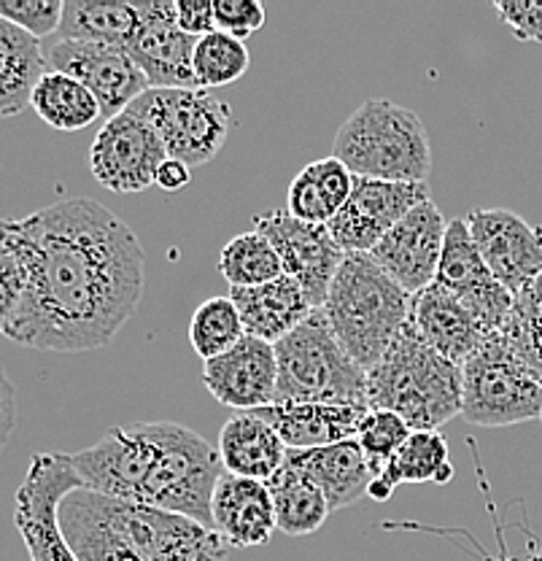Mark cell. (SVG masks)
<instances>
[{"instance_id":"f546056e","label":"cell","mask_w":542,"mask_h":561,"mask_svg":"<svg viewBox=\"0 0 542 561\" xmlns=\"http://www.w3.org/2000/svg\"><path fill=\"white\" fill-rule=\"evenodd\" d=\"M219 273L230 289H254L284 276L278 251L262 232H241L219 251Z\"/></svg>"},{"instance_id":"836d02e7","label":"cell","mask_w":542,"mask_h":561,"mask_svg":"<svg viewBox=\"0 0 542 561\" xmlns=\"http://www.w3.org/2000/svg\"><path fill=\"white\" fill-rule=\"evenodd\" d=\"M392 461L397 467L402 483H440V486H446L457 476L451 456H448L446 437L433 430L411 432L405 446Z\"/></svg>"},{"instance_id":"60d3db41","label":"cell","mask_w":542,"mask_h":561,"mask_svg":"<svg viewBox=\"0 0 542 561\" xmlns=\"http://www.w3.org/2000/svg\"><path fill=\"white\" fill-rule=\"evenodd\" d=\"M176 22L186 35L203 38L217 31V11L211 0H176Z\"/></svg>"},{"instance_id":"d590c367","label":"cell","mask_w":542,"mask_h":561,"mask_svg":"<svg viewBox=\"0 0 542 561\" xmlns=\"http://www.w3.org/2000/svg\"><path fill=\"white\" fill-rule=\"evenodd\" d=\"M62 0H0V20L11 22L33 38L57 35L62 25Z\"/></svg>"},{"instance_id":"3957f363","label":"cell","mask_w":542,"mask_h":561,"mask_svg":"<svg viewBox=\"0 0 542 561\" xmlns=\"http://www.w3.org/2000/svg\"><path fill=\"white\" fill-rule=\"evenodd\" d=\"M60 531L79 561H227L219 531L136 502L76 489L57 511Z\"/></svg>"},{"instance_id":"9a60e30c","label":"cell","mask_w":542,"mask_h":561,"mask_svg":"<svg viewBox=\"0 0 542 561\" xmlns=\"http://www.w3.org/2000/svg\"><path fill=\"white\" fill-rule=\"evenodd\" d=\"M464 219L486 267L512 297L540 278L542 227L529 225L523 216L507 208H477Z\"/></svg>"},{"instance_id":"9c48e42d","label":"cell","mask_w":542,"mask_h":561,"mask_svg":"<svg viewBox=\"0 0 542 561\" xmlns=\"http://www.w3.org/2000/svg\"><path fill=\"white\" fill-rule=\"evenodd\" d=\"M127 111L154 127L171 160L189 168L208 165L232 130L230 105L197 87L146 90Z\"/></svg>"},{"instance_id":"74e56055","label":"cell","mask_w":542,"mask_h":561,"mask_svg":"<svg viewBox=\"0 0 542 561\" xmlns=\"http://www.w3.org/2000/svg\"><path fill=\"white\" fill-rule=\"evenodd\" d=\"M214 11H217V31L241 41L262 31L267 20L265 9L256 0H214Z\"/></svg>"},{"instance_id":"1f68e13d","label":"cell","mask_w":542,"mask_h":561,"mask_svg":"<svg viewBox=\"0 0 542 561\" xmlns=\"http://www.w3.org/2000/svg\"><path fill=\"white\" fill-rule=\"evenodd\" d=\"M243 337H246V327L230 297H211L192 313L189 343L203 362L227 354Z\"/></svg>"},{"instance_id":"7a4b0ae2","label":"cell","mask_w":542,"mask_h":561,"mask_svg":"<svg viewBox=\"0 0 542 561\" xmlns=\"http://www.w3.org/2000/svg\"><path fill=\"white\" fill-rule=\"evenodd\" d=\"M71 465L84 489L214 529V491L227 470L219 448L189 426L176 421L111 426L95 446L71 454Z\"/></svg>"},{"instance_id":"4dcf8cb0","label":"cell","mask_w":542,"mask_h":561,"mask_svg":"<svg viewBox=\"0 0 542 561\" xmlns=\"http://www.w3.org/2000/svg\"><path fill=\"white\" fill-rule=\"evenodd\" d=\"M252 66L246 44L230 33L214 31L197 38L195 46V87L211 92L214 87H230Z\"/></svg>"},{"instance_id":"484cf974","label":"cell","mask_w":542,"mask_h":561,"mask_svg":"<svg viewBox=\"0 0 542 561\" xmlns=\"http://www.w3.org/2000/svg\"><path fill=\"white\" fill-rule=\"evenodd\" d=\"M46 49L31 33L0 20V119L31 108L33 92L46 73Z\"/></svg>"},{"instance_id":"4fadbf2b","label":"cell","mask_w":542,"mask_h":561,"mask_svg":"<svg viewBox=\"0 0 542 561\" xmlns=\"http://www.w3.org/2000/svg\"><path fill=\"white\" fill-rule=\"evenodd\" d=\"M46 66L81 81L97 98L106 119L125 114L146 90H151L141 68L119 46L55 38L46 46Z\"/></svg>"},{"instance_id":"b9f144b4","label":"cell","mask_w":542,"mask_h":561,"mask_svg":"<svg viewBox=\"0 0 542 561\" xmlns=\"http://www.w3.org/2000/svg\"><path fill=\"white\" fill-rule=\"evenodd\" d=\"M16 426V389L0 365V454L9 446Z\"/></svg>"},{"instance_id":"f35d334b","label":"cell","mask_w":542,"mask_h":561,"mask_svg":"<svg viewBox=\"0 0 542 561\" xmlns=\"http://www.w3.org/2000/svg\"><path fill=\"white\" fill-rule=\"evenodd\" d=\"M22 295H25V271H22L14 251L0 241V335H5L16 311H20Z\"/></svg>"},{"instance_id":"2e32d148","label":"cell","mask_w":542,"mask_h":561,"mask_svg":"<svg viewBox=\"0 0 542 561\" xmlns=\"http://www.w3.org/2000/svg\"><path fill=\"white\" fill-rule=\"evenodd\" d=\"M435 284L451 291L481 321L486 332L503 330L512 311V302H516V297L494 278V273L483 262L481 251L470 236L468 219L448 221Z\"/></svg>"},{"instance_id":"5b68a950","label":"cell","mask_w":542,"mask_h":561,"mask_svg":"<svg viewBox=\"0 0 542 561\" xmlns=\"http://www.w3.org/2000/svg\"><path fill=\"white\" fill-rule=\"evenodd\" d=\"M322 311L341 346L370 373L411 321L413 295L389 278L370 254H346Z\"/></svg>"},{"instance_id":"44dd1931","label":"cell","mask_w":542,"mask_h":561,"mask_svg":"<svg viewBox=\"0 0 542 561\" xmlns=\"http://www.w3.org/2000/svg\"><path fill=\"white\" fill-rule=\"evenodd\" d=\"M411 324L416 327L418 337L435 348L446 359L464 365L477 348L486 343L492 332L481 327V321L472 316L451 291L442 289L440 284L427 286L413 297Z\"/></svg>"},{"instance_id":"ba28073f","label":"cell","mask_w":542,"mask_h":561,"mask_svg":"<svg viewBox=\"0 0 542 561\" xmlns=\"http://www.w3.org/2000/svg\"><path fill=\"white\" fill-rule=\"evenodd\" d=\"M542 416V383L492 332L462 365V419L472 426H510Z\"/></svg>"},{"instance_id":"5bb4252c","label":"cell","mask_w":542,"mask_h":561,"mask_svg":"<svg viewBox=\"0 0 542 561\" xmlns=\"http://www.w3.org/2000/svg\"><path fill=\"white\" fill-rule=\"evenodd\" d=\"M427 201H433L427 184H394L357 175L351 197L326 230L346 254H370L397 221Z\"/></svg>"},{"instance_id":"8d00e7d4","label":"cell","mask_w":542,"mask_h":561,"mask_svg":"<svg viewBox=\"0 0 542 561\" xmlns=\"http://www.w3.org/2000/svg\"><path fill=\"white\" fill-rule=\"evenodd\" d=\"M287 214L295 219L308 221V225H330L335 219V210L326 203L324 192L319 190L316 179H313L308 168H302L289 184L287 195Z\"/></svg>"},{"instance_id":"6da1fadb","label":"cell","mask_w":542,"mask_h":561,"mask_svg":"<svg viewBox=\"0 0 542 561\" xmlns=\"http://www.w3.org/2000/svg\"><path fill=\"white\" fill-rule=\"evenodd\" d=\"M0 241L25 271L5 337L38 351L106 348L141 306L146 254L136 232L90 197H68L0 221Z\"/></svg>"},{"instance_id":"30bf717a","label":"cell","mask_w":542,"mask_h":561,"mask_svg":"<svg viewBox=\"0 0 542 561\" xmlns=\"http://www.w3.org/2000/svg\"><path fill=\"white\" fill-rule=\"evenodd\" d=\"M76 489H81V478L76 476L71 454L33 456L25 481L14 496V524L31 561H79L57 522L60 502Z\"/></svg>"},{"instance_id":"8992f818","label":"cell","mask_w":542,"mask_h":561,"mask_svg":"<svg viewBox=\"0 0 542 561\" xmlns=\"http://www.w3.org/2000/svg\"><path fill=\"white\" fill-rule=\"evenodd\" d=\"M332 157L372 181L427 184L433 173V144L422 116L383 98H370L343 122Z\"/></svg>"},{"instance_id":"d6986e66","label":"cell","mask_w":542,"mask_h":561,"mask_svg":"<svg viewBox=\"0 0 542 561\" xmlns=\"http://www.w3.org/2000/svg\"><path fill=\"white\" fill-rule=\"evenodd\" d=\"M203 383L232 411H260L276 402L278 362L273 343L246 335L217 359L203 362Z\"/></svg>"},{"instance_id":"ffe728a7","label":"cell","mask_w":542,"mask_h":561,"mask_svg":"<svg viewBox=\"0 0 542 561\" xmlns=\"http://www.w3.org/2000/svg\"><path fill=\"white\" fill-rule=\"evenodd\" d=\"M214 531L230 548L267 546L278 531L276 507L265 481L224 472L211 502Z\"/></svg>"},{"instance_id":"7402d4cb","label":"cell","mask_w":542,"mask_h":561,"mask_svg":"<svg viewBox=\"0 0 542 561\" xmlns=\"http://www.w3.org/2000/svg\"><path fill=\"white\" fill-rule=\"evenodd\" d=\"M252 413L265 419L291 451H308V448H324L343 440H354L367 408L302 402V405H267Z\"/></svg>"},{"instance_id":"f6af8a7d","label":"cell","mask_w":542,"mask_h":561,"mask_svg":"<svg viewBox=\"0 0 542 561\" xmlns=\"http://www.w3.org/2000/svg\"><path fill=\"white\" fill-rule=\"evenodd\" d=\"M529 561H542V548L538 553H532V559H529Z\"/></svg>"},{"instance_id":"8fae6325","label":"cell","mask_w":542,"mask_h":561,"mask_svg":"<svg viewBox=\"0 0 542 561\" xmlns=\"http://www.w3.org/2000/svg\"><path fill=\"white\" fill-rule=\"evenodd\" d=\"M168 151L154 127L141 116L125 114L103 122L90 149V173L103 190L138 195L157 181Z\"/></svg>"},{"instance_id":"52a82bcc","label":"cell","mask_w":542,"mask_h":561,"mask_svg":"<svg viewBox=\"0 0 542 561\" xmlns=\"http://www.w3.org/2000/svg\"><path fill=\"white\" fill-rule=\"evenodd\" d=\"M278 386L273 405H365L367 370L341 346L322 308L278 341Z\"/></svg>"},{"instance_id":"603a6c76","label":"cell","mask_w":542,"mask_h":561,"mask_svg":"<svg viewBox=\"0 0 542 561\" xmlns=\"http://www.w3.org/2000/svg\"><path fill=\"white\" fill-rule=\"evenodd\" d=\"M287 465L311 478L322 489L332 511H343V507L359 502L376 478L370 459L361 451L357 437L335 443V446L308 448V451H291L289 448Z\"/></svg>"},{"instance_id":"7bdbcfd3","label":"cell","mask_w":542,"mask_h":561,"mask_svg":"<svg viewBox=\"0 0 542 561\" xmlns=\"http://www.w3.org/2000/svg\"><path fill=\"white\" fill-rule=\"evenodd\" d=\"M189 181H192V168L168 157V160L162 162L160 171H157L154 184L165 192H178V190H184Z\"/></svg>"},{"instance_id":"d4e9b609","label":"cell","mask_w":542,"mask_h":561,"mask_svg":"<svg viewBox=\"0 0 542 561\" xmlns=\"http://www.w3.org/2000/svg\"><path fill=\"white\" fill-rule=\"evenodd\" d=\"M289 448L278 432L252 411H235L219 435V456L227 472L270 481L287 461Z\"/></svg>"},{"instance_id":"7dc6e473","label":"cell","mask_w":542,"mask_h":561,"mask_svg":"<svg viewBox=\"0 0 542 561\" xmlns=\"http://www.w3.org/2000/svg\"><path fill=\"white\" fill-rule=\"evenodd\" d=\"M0 221H3V219H0Z\"/></svg>"},{"instance_id":"277c9868","label":"cell","mask_w":542,"mask_h":561,"mask_svg":"<svg viewBox=\"0 0 542 561\" xmlns=\"http://www.w3.org/2000/svg\"><path fill=\"white\" fill-rule=\"evenodd\" d=\"M367 408L397 413L413 432H437L462 416V365L429 348L407 321L367 373Z\"/></svg>"},{"instance_id":"e0dca14e","label":"cell","mask_w":542,"mask_h":561,"mask_svg":"<svg viewBox=\"0 0 542 561\" xmlns=\"http://www.w3.org/2000/svg\"><path fill=\"white\" fill-rule=\"evenodd\" d=\"M446 230L448 221L442 210L435 206V201H427L397 221L392 232L370 251V256L407 295L416 297L435 284Z\"/></svg>"},{"instance_id":"e575fe53","label":"cell","mask_w":542,"mask_h":561,"mask_svg":"<svg viewBox=\"0 0 542 561\" xmlns=\"http://www.w3.org/2000/svg\"><path fill=\"white\" fill-rule=\"evenodd\" d=\"M411 426L405 419H400L397 413L381 411V408H367V413L361 416L357 443L370 459L372 476H381L383 467L400 454V448L405 446V440L411 437Z\"/></svg>"},{"instance_id":"83f0119b","label":"cell","mask_w":542,"mask_h":561,"mask_svg":"<svg viewBox=\"0 0 542 561\" xmlns=\"http://www.w3.org/2000/svg\"><path fill=\"white\" fill-rule=\"evenodd\" d=\"M265 486L273 496V507H276L278 531L284 535L308 537L322 529L330 518L332 507L322 489L311 478L289 467L287 461L270 481H265Z\"/></svg>"},{"instance_id":"ab89813d","label":"cell","mask_w":542,"mask_h":561,"mask_svg":"<svg viewBox=\"0 0 542 561\" xmlns=\"http://www.w3.org/2000/svg\"><path fill=\"white\" fill-rule=\"evenodd\" d=\"M494 9L518 41L542 44V0H499Z\"/></svg>"},{"instance_id":"d6a6232c","label":"cell","mask_w":542,"mask_h":561,"mask_svg":"<svg viewBox=\"0 0 542 561\" xmlns=\"http://www.w3.org/2000/svg\"><path fill=\"white\" fill-rule=\"evenodd\" d=\"M499 332L512 354L542 383V273L529 289L516 297L512 311Z\"/></svg>"},{"instance_id":"ee69618b","label":"cell","mask_w":542,"mask_h":561,"mask_svg":"<svg viewBox=\"0 0 542 561\" xmlns=\"http://www.w3.org/2000/svg\"><path fill=\"white\" fill-rule=\"evenodd\" d=\"M367 494H370L376 502H387V500H392L394 489L389 486V483L383 481V478H372V483H370V489H367Z\"/></svg>"},{"instance_id":"7c38bea8","label":"cell","mask_w":542,"mask_h":561,"mask_svg":"<svg viewBox=\"0 0 542 561\" xmlns=\"http://www.w3.org/2000/svg\"><path fill=\"white\" fill-rule=\"evenodd\" d=\"M254 230L262 232L281 256L284 273L300 284L313 308H324L330 286L341 271L346 251L337 245L324 225H308L284 208L254 216Z\"/></svg>"},{"instance_id":"4316f807","label":"cell","mask_w":542,"mask_h":561,"mask_svg":"<svg viewBox=\"0 0 542 561\" xmlns=\"http://www.w3.org/2000/svg\"><path fill=\"white\" fill-rule=\"evenodd\" d=\"M143 25V3L68 0L57 41H92L127 49Z\"/></svg>"},{"instance_id":"cb8c5ba5","label":"cell","mask_w":542,"mask_h":561,"mask_svg":"<svg viewBox=\"0 0 542 561\" xmlns=\"http://www.w3.org/2000/svg\"><path fill=\"white\" fill-rule=\"evenodd\" d=\"M232 302H235L238 313H241L246 335L260 337V341L273 343L291 335L300 324L311 319L316 308L305 297L295 278L284 273L281 278L270 280V284L254 286V289H230Z\"/></svg>"},{"instance_id":"bcb514c9","label":"cell","mask_w":542,"mask_h":561,"mask_svg":"<svg viewBox=\"0 0 542 561\" xmlns=\"http://www.w3.org/2000/svg\"><path fill=\"white\" fill-rule=\"evenodd\" d=\"M540 421H542V416H540Z\"/></svg>"},{"instance_id":"f1b7e54d","label":"cell","mask_w":542,"mask_h":561,"mask_svg":"<svg viewBox=\"0 0 542 561\" xmlns=\"http://www.w3.org/2000/svg\"><path fill=\"white\" fill-rule=\"evenodd\" d=\"M31 108L36 111L38 119L62 133L84 130L97 116H103L97 98L73 76L57 70H46L44 79L38 81Z\"/></svg>"},{"instance_id":"ac0fdd59","label":"cell","mask_w":542,"mask_h":561,"mask_svg":"<svg viewBox=\"0 0 542 561\" xmlns=\"http://www.w3.org/2000/svg\"><path fill=\"white\" fill-rule=\"evenodd\" d=\"M197 38L176 22V0H143V25L127 46L151 90H189L195 87Z\"/></svg>"}]
</instances>
